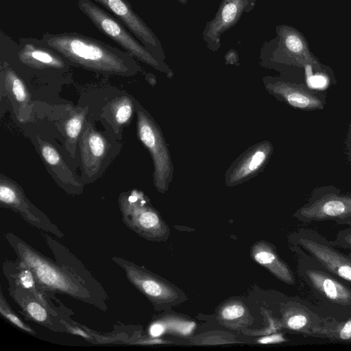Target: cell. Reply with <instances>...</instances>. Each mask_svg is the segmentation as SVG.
<instances>
[{
  "instance_id": "12",
  "label": "cell",
  "mask_w": 351,
  "mask_h": 351,
  "mask_svg": "<svg viewBox=\"0 0 351 351\" xmlns=\"http://www.w3.org/2000/svg\"><path fill=\"white\" fill-rule=\"evenodd\" d=\"M271 95L290 106L305 111L322 110L324 99L304 84L276 81L266 86Z\"/></svg>"
},
{
  "instance_id": "8",
  "label": "cell",
  "mask_w": 351,
  "mask_h": 351,
  "mask_svg": "<svg viewBox=\"0 0 351 351\" xmlns=\"http://www.w3.org/2000/svg\"><path fill=\"white\" fill-rule=\"evenodd\" d=\"M77 6L104 34L138 60L160 68L158 62L129 32L125 25L90 0H78Z\"/></svg>"
},
{
  "instance_id": "14",
  "label": "cell",
  "mask_w": 351,
  "mask_h": 351,
  "mask_svg": "<svg viewBox=\"0 0 351 351\" xmlns=\"http://www.w3.org/2000/svg\"><path fill=\"white\" fill-rule=\"evenodd\" d=\"M1 80L17 119L21 122L29 120L32 112L33 102L24 82L8 66L1 68Z\"/></svg>"
},
{
  "instance_id": "9",
  "label": "cell",
  "mask_w": 351,
  "mask_h": 351,
  "mask_svg": "<svg viewBox=\"0 0 351 351\" xmlns=\"http://www.w3.org/2000/svg\"><path fill=\"white\" fill-rule=\"evenodd\" d=\"M282 313L285 326L304 337H311L330 319L323 309L298 298L288 302Z\"/></svg>"
},
{
  "instance_id": "26",
  "label": "cell",
  "mask_w": 351,
  "mask_h": 351,
  "mask_svg": "<svg viewBox=\"0 0 351 351\" xmlns=\"http://www.w3.org/2000/svg\"><path fill=\"white\" fill-rule=\"evenodd\" d=\"M165 326L160 323L153 324L149 328V334L153 337H158L163 334Z\"/></svg>"
},
{
  "instance_id": "18",
  "label": "cell",
  "mask_w": 351,
  "mask_h": 351,
  "mask_svg": "<svg viewBox=\"0 0 351 351\" xmlns=\"http://www.w3.org/2000/svg\"><path fill=\"white\" fill-rule=\"evenodd\" d=\"M311 337L333 342H351V316L343 320H328Z\"/></svg>"
},
{
  "instance_id": "6",
  "label": "cell",
  "mask_w": 351,
  "mask_h": 351,
  "mask_svg": "<svg viewBox=\"0 0 351 351\" xmlns=\"http://www.w3.org/2000/svg\"><path fill=\"white\" fill-rule=\"evenodd\" d=\"M292 242L329 272L351 285V254L340 251L333 241L314 229L304 228L292 236Z\"/></svg>"
},
{
  "instance_id": "4",
  "label": "cell",
  "mask_w": 351,
  "mask_h": 351,
  "mask_svg": "<svg viewBox=\"0 0 351 351\" xmlns=\"http://www.w3.org/2000/svg\"><path fill=\"white\" fill-rule=\"evenodd\" d=\"M134 100L137 114V135L149 151L154 164V182L156 188L166 191L173 178V164L162 132L151 114Z\"/></svg>"
},
{
  "instance_id": "22",
  "label": "cell",
  "mask_w": 351,
  "mask_h": 351,
  "mask_svg": "<svg viewBox=\"0 0 351 351\" xmlns=\"http://www.w3.org/2000/svg\"><path fill=\"white\" fill-rule=\"evenodd\" d=\"M35 280L32 271L28 267L25 268L19 273L16 285H21L25 289H30L35 287Z\"/></svg>"
},
{
  "instance_id": "20",
  "label": "cell",
  "mask_w": 351,
  "mask_h": 351,
  "mask_svg": "<svg viewBox=\"0 0 351 351\" xmlns=\"http://www.w3.org/2000/svg\"><path fill=\"white\" fill-rule=\"evenodd\" d=\"M18 302L29 317L37 322L49 323V317L47 311L43 306L44 303L38 302L35 298L31 300L29 295H27V299L23 298L21 302L19 301Z\"/></svg>"
},
{
  "instance_id": "23",
  "label": "cell",
  "mask_w": 351,
  "mask_h": 351,
  "mask_svg": "<svg viewBox=\"0 0 351 351\" xmlns=\"http://www.w3.org/2000/svg\"><path fill=\"white\" fill-rule=\"evenodd\" d=\"M245 313L244 308L239 304H232L226 306L222 311V317L228 320H232L241 317Z\"/></svg>"
},
{
  "instance_id": "25",
  "label": "cell",
  "mask_w": 351,
  "mask_h": 351,
  "mask_svg": "<svg viewBox=\"0 0 351 351\" xmlns=\"http://www.w3.org/2000/svg\"><path fill=\"white\" fill-rule=\"evenodd\" d=\"M237 8L234 3H228L226 5L221 12L222 19L226 23L232 21L237 14Z\"/></svg>"
},
{
  "instance_id": "28",
  "label": "cell",
  "mask_w": 351,
  "mask_h": 351,
  "mask_svg": "<svg viewBox=\"0 0 351 351\" xmlns=\"http://www.w3.org/2000/svg\"><path fill=\"white\" fill-rule=\"evenodd\" d=\"M73 332L74 334H77L85 337H88V336L82 330H81L80 328H73Z\"/></svg>"
},
{
  "instance_id": "5",
  "label": "cell",
  "mask_w": 351,
  "mask_h": 351,
  "mask_svg": "<svg viewBox=\"0 0 351 351\" xmlns=\"http://www.w3.org/2000/svg\"><path fill=\"white\" fill-rule=\"evenodd\" d=\"M294 217L304 223L330 221L348 226L351 224V195L334 187L316 189Z\"/></svg>"
},
{
  "instance_id": "10",
  "label": "cell",
  "mask_w": 351,
  "mask_h": 351,
  "mask_svg": "<svg viewBox=\"0 0 351 351\" xmlns=\"http://www.w3.org/2000/svg\"><path fill=\"white\" fill-rule=\"evenodd\" d=\"M272 152V144L267 141L250 147L227 170L225 176L226 184H241L255 176L266 165Z\"/></svg>"
},
{
  "instance_id": "15",
  "label": "cell",
  "mask_w": 351,
  "mask_h": 351,
  "mask_svg": "<svg viewBox=\"0 0 351 351\" xmlns=\"http://www.w3.org/2000/svg\"><path fill=\"white\" fill-rule=\"evenodd\" d=\"M112 13L144 45L156 46V40L127 0H94Z\"/></svg>"
},
{
  "instance_id": "1",
  "label": "cell",
  "mask_w": 351,
  "mask_h": 351,
  "mask_svg": "<svg viewBox=\"0 0 351 351\" xmlns=\"http://www.w3.org/2000/svg\"><path fill=\"white\" fill-rule=\"evenodd\" d=\"M41 41L73 64L85 69L124 77L132 76L140 70L127 51L79 33H45Z\"/></svg>"
},
{
  "instance_id": "21",
  "label": "cell",
  "mask_w": 351,
  "mask_h": 351,
  "mask_svg": "<svg viewBox=\"0 0 351 351\" xmlns=\"http://www.w3.org/2000/svg\"><path fill=\"white\" fill-rule=\"evenodd\" d=\"M333 242L338 247L348 250L351 254V224L339 231Z\"/></svg>"
},
{
  "instance_id": "2",
  "label": "cell",
  "mask_w": 351,
  "mask_h": 351,
  "mask_svg": "<svg viewBox=\"0 0 351 351\" xmlns=\"http://www.w3.org/2000/svg\"><path fill=\"white\" fill-rule=\"evenodd\" d=\"M298 254V272L322 308L331 319L351 316V285L326 269L316 259L294 246Z\"/></svg>"
},
{
  "instance_id": "13",
  "label": "cell",
  "mask_w": 351,
  "mask_h": 351,
  "mask_svg": "<svg viewBox=\"0 0 351 351\" xmlns=\"http://www.w3.org/2000/svg\"><path fill=\"white\" fill-rule=\"evenodd\" d=\"M0 202L2 206L20 213L32 223L42 225L45 215L26 197L23 189L3 173L0 174Z\"/></svg>"
},
{
  "instance_id": "7",
  "label": "cell",
  "mask_w": 351,
  "mask_h": 351,
  "mask_svg": "<svg viewBox=\"0 0 351 351\" xmlns=\"http://www.w3.org/2000/svg\"><path fill=\"white\" fill-rule=\"evenodd\" d=\"M84 184L100 178L121 149V145L112 141L96 130L90 123H85L78 142Z\"/></svg>"
},
{
  "instance_id": "19",
  "label": "cell",
  "mask_w": 351,
  "mask_h": 351,
  "mask_svg": "<svg viewBox=\"0 0 351 351\" xmlns=\"http://www.w3.org/2000/svg\"><path fill=\"white\" fill-rule=\"evenodd\" d=\"M85 109L73 112L64 123V130L66 136V145L73 156L75 155L76 145L84 126L86 114Z\"/></svg>"
},
{
  "instance_id": "27",
  "label": "cell",
  "mask_w": 351,
  "mask_h": 351,
  "mask_svg": "<svg viewBox=\"0 0 351 351\" xmlns=\"http://www.w3.org/2000/svg\"><path fill=\"white\" fill-rule=\"evenodd\" d=\"M281 341H283V339L280 335H272L260 339V342L263 343L279 342Z\"/></svg>"
},
{
  "instance_id": "24",
  "label": "cell",
  "mask_w": 351,
  "mask_h": 351,
  "mask_svg": "<svg viewBox=\"0 0 351 351\" xmlns=\"http://www.w3.org/2000/svg\"><path fill=\"white\" fill-rule=\"evenodd\" d=\"M1 302H2L5 306V308H3V306L1 305V312L8 319H9L12 324H15L20 328L27 332H32V330L28 326L25 325L15 314L7 308L8 306L6 303H4L2 299Z\"/></svg>"
},
{
  "instance_id": "11",
  "label": "cell",
  "mask_w": 351,
  "mask_h": 351,
  "mask_svg": "<svg viewBox=\"0 0 351 351\" xmlns=\"http://www.w3.org/2000/svg\"><path fill=\"white\" fill-rule=\"evenodd\" d=\"M36 141L40 157L56 182L69 193H81L83 182L75 177L56 148L39 136H36Z\"/></svg>"
},
{
  "instance_id": "16",
  "label": "cell",
  "mask_w": 351,
  "mask_h": 351,
  "mask_svg": "<svg viewBox=\"0 0 351 351\" xmlns=\"http://www.w3.org/2000/svg\"><path fill=\"white\" fill-rule=\"evenodd\" d=\"M46 47V46H45ZM49 47L25 44L18 53L19 60L35 69H63L66 64L60 55Z\"/></svg>"
},
{
  "instance_id": "3",
  "label": "cell",
  "mask_w": 351,
  "mask_h": 351,
  "mask_svg": "<svg viewBox=\"0 0 351 351\" xmlns=\"http://www.w3.org/2000/svg\"><path fill=\"white\" fill-rule=\"evenodd\" d=\"M7 238L19 259L32 271L40 285L81 300L90 296L88 291L66 269H60L12 234L7 235Z\"/></svg>"
},
{
  "instance_id": "17",
  "label": "cell",
  "mask_w": 351,
  "mask_h": 351,
  "mask_svg": "<svg viewBox=\"0 0 351 351\" xmlns=\"http://www.w3.org/2000/svg\"><path fill=\"white\" fill-rule=\"evenodd\" d=\"M134 99L130 96L117 97L105 107V119L110 123L114 133L118 134L130 123L135 111Z\"/></svg>"
}]
</instances>
